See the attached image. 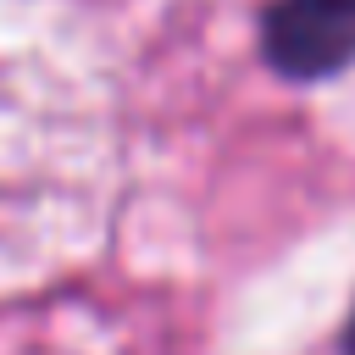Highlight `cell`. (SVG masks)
Masks as SVG:
<instances>
[{
    "mask_svg": "<svg viewBox=\"0 0 355 355\" xmlns=\"http://www.w3.org/2000/svg\"><path fill=\"white\" fill-rule=\"evenodd\" d=\"M261 44L283 78H333L355 61V0H277Z\"/></svg>",
    "mask_w": 355,
    "mask_h": 355,
    "instance_id": "1",
    "label": "cell"
},
{
    "mask_svg": "<svg viewBox=\"0 0 355 355\" xmlns=\"http://www.w3.org/2000/svg\"><path fill=\"white\" fill-rule=\"evenodd\" d=\"M344 355H355V316H349V333H344Z\"/></svg>",
    "mask_w": 355,
    "mask_h": 355,
    "instance_id": "2",
    "label": "cell"
}]
</instances>
